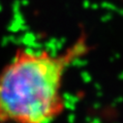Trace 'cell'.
<instances>
[{
  "label": "cell",
  "instance_id": "obj_1",
  "mask_svg": "<svg viewBox=\"0 0 123 123\" xmlns=\"http://www.w3.org/2000/svg\"><path fill=\"white\" fill-rule=\"evenodd\" d=\"M89 51L84 32L60 52L18 49L0 72V123H53L62 116L65 76Z\"/></svg>",
  "mask_w": 123,
  "mask_h": 123
}]
</instances>
